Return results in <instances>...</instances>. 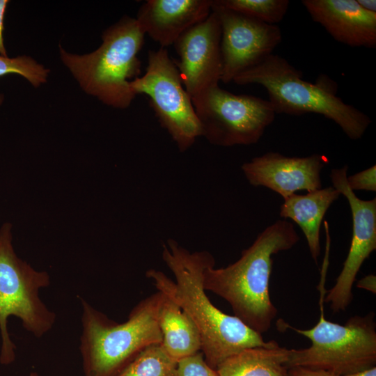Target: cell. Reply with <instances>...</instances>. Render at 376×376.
Wrapping results in <instances>:
<instances>
[{"label": "cell", "mask_w": 376, "mask_h": 376, "mask_svg": "<svg viewBox=\"0 0 376 376\" xmlns=\"http://www.w3.org/2000/svg\"><path fill=\"white\" fill-rule=\"evenodd\" d=\"M348 166L333 169L330 173L332 187L346 198L352 219L350 249L334 287L325 301L334 313L344 311L353 299L352 285L363 262L376 249V198L362 200L348 186Z\"/></svg>", "instance_id": "11"}, {"label": "cell", "mask_w": 376, "mask_h": 376, "mask_svg": "<svg viewBox=\"0 0 376 376\" xmlns=\"http://www.w3.org/2000/svg\"><path fill=\"white\" fill-rule=\"evenodd\" d=\"M177 363L162 343H154L143 349L117 376H177Z\"/></svg>", "instance_id": "19"}, {"label": "cell", "mask_w": 376, "mask_h": 376, "mask_svg": "<svg viewBox=\"0 0 376 376\" xmlns=\"http://www.w3.org/2000/svg\"><path fill=\"white\" fill-rule=\"evenodd\" d=\"M328 162L324 155L298 157L269 152L242 165L250 185L268 188L285 198L296 191L322 188L320 173Z\"/></svg>", "instance_id": "13"}, {"label": "cell", "mask_w": 376, "mask_h": 376, "mask_svg": "<svg viewBox=\"0 0 376 376\" xmlns=\"http://www.w3.org/2000/svg\"><path fill=\"white\" fill-rule=\"evenodd\" d=\"M46 271L35 269L16 254L13 245L12 225L0 228V363L9 365L15 359L16 346L8 330L10 316L19 318L23 327L36 338L49 331L56 315L40 297V289L49 286Z\"/></svg>", "instance_id": "6"}, {"label": "cell", "mask_w": 376, "mask_h": 376, "mask_svg": "<svg viewBox=\"0 0 376 376\" xmlns=\"http://www.w3.org/2000/svg\"><path fill=\"white\" fill-rule=\"evenodd\" d=\"M334 376H376V367L359 371L354 373L347 374L345 375H334Z\"/></svg>", "instance_id": "28"}, {"label": "cell", "mask_w": 376, "mask_h": 376, "mask_svg": "<svg viewBox=\"0 0 376 376\" xmlns=\"http://www.w3.org/2000/svg\"><path fill=\"white\" fill-rule=\"evenodd\" d=\"M162 258L175 281L155 269L148 270L146 275L158 291L173 299L192 319L201 334V352L210 367L216 369L226 359L244 349L277 344L265 341L262 334L211 302L203 286L204 271L215 265L208 251L190 252L169 239L163 245Z\"/></svg>", "instance_id": "1"}, {"label": "cell", "mask_w": 376, "mask_h": 376, "mask_svg": "<svg viewBox=\"0 0 376 376\" xmlns=\"http://www.w3.org/2000/svg\"><path fill=\"white\" fill-rule=\"evenodd\" d=\"M289 350L279 344L244 349L222 361L218 376H288Z\"/></svg>", "instance_id": "18"}, {"label": "cell", "mask_w": 376, "mask_h": 376, "mask_svg": "<svg viewBox=\"0 0 376 376\" xmlns=\"http://www.w3.org/2000/svg\"><path fill=\"white\" fill-rule=\"evenodd\" d=\"M163 294L141 300L118 323L84 300L80 352L85 376H117L146 347L162 343L158 311Z\"/></svg>", "instance_id": "4"}, {"label": "cell", "mask_w": 376, "mask_h": 376, "mask_svg": "<svg viewBox=\"0 0 376 376\" xmlns=\"http://www.w3.org/2000/svg\"><path fill=\"white\" fill-rule=\"evenodd\" d=\"M299 240L293 224L277 220L258 234L235 263L220 268L214 265L203 273V286L224 299L234 314L262 334L271 327L277 310L269 296L272 256L292 249Z\"/></svg>", "instance_id": "2"}, {"label": "cell", "mask_w": 376, "mask_h": 376, "mask_svg": "<svg viewBox=\"0 0 376 376\" xmlns=\"http://www.w3.org/2000/svg\"><path fill=\"white\" fill-rule=\"evenodd\" d=\"M221 25L222 75L225 84L257 65L281 43L280 28L226 8L212 0Z\"/></svg>", "instance_id": "10"}, {"label": "cell", "mask_w": 376, "mask_h": 376, "mask_svg": "<svg viewBox=\"0 0 376 376\" xmlns=\"http://www.w3.org/2000/svg\"><path fill=\"white\" fill-rule=\"evenodd\" d=\"M191 101L202 136L210 143L223 147L258 143L276 115L269 100L235 95L219 85Z\"/></svg>", "instance_id": "8"}, {"label": "cell", "mask_w": 376, "mask_h": 376, "mask_svg": "<svg viewBox=\"0 0 376 376\" xmlns=\"http://www.w3.org/2000/svg\"><path fill=\"white\" fill-rule=\"evenodd\" d=\"M218 5L269 24L280 22L285 15L288 0H214Z\"/></svg>", "instance_id": "20"}, {"label": "cell", "mask_w": 376, "mask_h": 376, "mask_svg": "<svg viewBox=\"0 0 376 376\" xmlns=\"http://www.w3.org/2000/svg\"><path fill=\"white\" fill-rule=\"evenodd\" d=\"M49 70L26 56L10 58L0 55V77L17 74L26 79L33 86L46 82ZM2 97H0V104Z\"/></svg>", "instance_id": "21"}, {"label": "cell", "mask_w": 376, "mask_h": 376, "mask_svg": "<svg viewBox=\"0 0 376 376\" xmlns=\"http://www.w3.org/2000/svg\"><path fill=\"white\" fill-rule=\"evenodd\" d=\"M9 1L0 0V55L8 56L3 41V21L7 5Z\"/></svg>", "instance_id": "25"}, {"label": "cell", "mask_w": 376, "mask_h": 376, "mask_svg": "<svg viewBox=\"0 0 376 376\" xmlns=\"http://www.w3.org/2000/svg\"><path fill=\"white\" fill-rule=\"evenodd\" d=\"M349 187L353 191H376V166L361 171L347 177Z\"/></svg>", "instance_id": "23"}, {"label": "cell", "mask_w": 376, "mask_h": 376, "mask_svg": "<svg viewBox=\"0 0 376 376\" xmlns=\"http://www.w3.org/2000/svg\"><path fill=\"white\" fill-rule=\"evenodd\" d=\"M221 25L212 10L202 22L184 32L173 44L179 56L174 61L191 98L219 85L222 75Z\"/></svg>", "instance_id": "12"}, {"label": "cell", "mask_w": 376, "mask_h": 376, "mask_svg": "<svg viewBox=\"0 0 376 376\" xmlns=\"http://www.w3.org/2000/svg\"><path fill=\"white\" fill-rule=\"evenodd\" d=\"M145 35L136 18L125 16L103 32L95 51L77 55L60 47L61 58L85 92L105 104L126 109L136 96L130 79L141 73L138 54Z\"/></svg>", "instance_id": "5"}, {"label": "cell", "mask_w": 376, "mask_h": 376, "mask_svg": "<svg viewBox=\"0 0 376 376\" xmlns=\"http://www.w3.org/2000/svg\"><path fill=\"white\" fill-rule=\"evenodd\" d=\"M212 12V0H148L136 20L145 34L166 48Z\"/></svg>", "instance_id": "15"}, {"label": "cell", "mask_w": 376, "mask_h": 376, "mask_svg": "<svg viewBox=\"0 0 376 376\" xmlns=\"http://www.w3.org/2000/svg\"><path fill=\"white\" fill-rule=\"evenodd\" d=\"M177 376H218L216 369L206 362L199 351L178 361Z\"/></svg>", "instance_id": "22"}, {"label": "cell", "mask_w": 376, "mask_h": 376, "mask_svg": "<svg viewBox=\"0 0 376 376\" xmlns=\"http://www.w3.org/2000/svg\"><path fill=\"white\" fill-rule=\"evenodd\" d=\"M134 94H145L156 117L180 151L189 149L202 136L201 127L174 61L166 48L150 50L144 75L130 82Z\"/></svg>", "instance_id": "9"}, {"label": "cell", "mask_w": 376, "mask_h": 376, "mask_svg": "<svg viewBox=\"0 0 376 376\" xmlns=\"http://www.w3.org/2000/svg\"><path fill=\"white\" fill-rule=\"evenodd\" d=\"M277 326L290 329L311 341L307 348L289 350L288 368L304 367L345 375L375 366L376 329L373 313L352 317L342 325L326 320L322 311L318 323L311 329H298L283 320Z\"/></svg>", "instance_id": "7"}, {"label": "cell", "mask_w": 376, "mask_h": 376, "mask_svg": "<svg viewBox=\"0 0 376 376\" xmlns=\"http://www.w3.org/2000/svg\"><path fill=\"white\" fill-rule=\"evenodd\" d=\"M357 286L375 294L376 276L373 274L367 275L357 282Z\"/></svg>", "instance_id": "26"}, {"label": "cell", "mask_w": 376, "mask_h": 376, "mask_svg": "<svg viewBox=\"0 0 376 376\" xmlns=\"http://www.w3.org/2000/svg\"><path fill=\"white\" fill-rule=\"evenodd\" d=\"M162 294L158 311L162 344L178 361L201 350V337L189 315L173 299Z\"/></svg>", "instance_id": "17"}, {"label": "cell", "mask_w": 376, "mask_h": 376, "mask_svg": "<svg viewBox=\"0 0 376 376\" xmlns=\"http://www.w3.org/2000/svg\"><path fill=\"white\" fill-rule=\"evenodd\" d=\"M288 376H334L322 370H315L304 367H292L288 369Z\"/></svg>", "instance_id": "24"}, {"label": "cell", "mask_w": 376, "mask_h": 376, "mask_svg": "<svg viewBox=\"0 0 376 376\" xmlns=\"http://www.w3.org/2000/svg\"><path fill=\"white\" fill-rule=\"evenodd\" d=\"M312 19L336 41L352 47H376V13L357 0H303Z\"/></svg>", "instance_id": "14"}, {"label": "cell", "mask_w": 376, "mask_h": 376, "mask_svg": "<svg viewBox=\"0 0 376 376\" xmlns=\"http://www.w3.org/2000/svg\"><path fill=\"white\" fill-rule=\"evenodd\" d=\"M302 72L277 54H272L257 65L237 76L233 82L263 86L276 113L301 116L313 113L337 124L352 140L363 137L370 117L336 95L335 83L327 78L313 84Z\"/></svg>", "instance_id": "3"}, {"label": "cell", "mask_w": 376, "mask_h": 376, "mask_svg": "<svg viewBox=\"0 0 376 376\" xmlns=\"http://www.w3.org/2000/svg\"><path fill=\"white\" fill-rule=\"evenodd\" d=\"M340 195L332 186L322 187L306 194H293L284 198L281 205L280 217L290 219L299 226L315 263L320 255V233L323 219Z\"/></svg>", "instance_id": "16"}, {"label": "cell", "mask_w": 376, "mask_h": 376, "mask_svg": "<svg viewBox=\"0 0 376 376\" xmlns=\"http://www.w3.org/2000/svg\"><path fill=\"white\" fill-rule=\"evenodd\" d=\"M361 7L370 12L376 13V1L375 0H357Z\"/></svg>", "instance_id": "27"}, {"label": "cell", "mask_w": 376, "mask_h": 376, "mask_svg": "<svg viewBox=\"0 0 376 376\" xmlns=\"http://www.w3.org/2000/svg\"><path fill=\"white\" fill-rule=\"evenodd\" d=\"M29 376H40L38 373L36 372H31L30 374H29Z\"/></svg>", "instance_id": "29"}]
</instances>
